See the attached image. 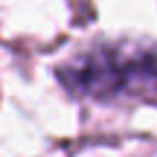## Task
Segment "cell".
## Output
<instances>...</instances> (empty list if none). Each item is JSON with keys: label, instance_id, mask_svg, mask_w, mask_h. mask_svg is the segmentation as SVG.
<instances>
[{"label": "cell", "instance_id": "cell-1", "mask_svg": "<svg viewBox=\"0 0 157 157\" xmlns=\"http://www.w3.org/2000/svg\"><path fill=\"white\" fill-rule=\"evenodd\" d=\"M73 99L99 105L157 102V44L137 38H96L52 70Z\"/></svg>", "mask_w": 157, "mask_h": 157}]
</instances>
